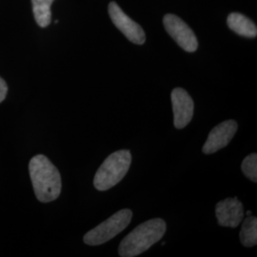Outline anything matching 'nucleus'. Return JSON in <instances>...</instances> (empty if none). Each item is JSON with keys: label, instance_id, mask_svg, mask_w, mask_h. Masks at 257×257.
<instances>
[{"label": "nucleus", "instance_id": "obj_13", "mask_svg": "<svg viewBox=\"0 0 257 257\" xmlns=\"http://www.w3.org/2000/svg\"><path fill=\"white\" fill-rule=\"evenodd\" d=\"M243 174L252 182H257V155L255 153L247 156L241 165Z\"/></svg>", "mask_w": 257, "mask_h": 257}, {"label": "nucleus", "instance_id": "obj_3", "mask_svg": "<svg viewBox=\"0 0 257 257\" xmlns=\"http://www.w3.org/2000/svg\"><path fill=\"white\" fill-rule=\"evenodd\" d=\"M132 164V154L128 150L114 152L106 158L93 178L94 188L100 192L114 187L127 175Z\"/></svg>", "mask_w": 257, "mask_h": 257}, {"label": "nucleus", "instance_id": "obj_9", "mask_svg": "<svg viewBox=\"0 0 257 257\" xmlns=\"http://www.w3.org/2000/svg\"><path fill=\"white\" fill-rule=\"evenodd\" d=\"M215 215L218 225L222 227L236 228L245 216L243 204L237 197L226 198L216 204Z\"/></svg>", "mask_w": 257, "mask_h": 257}, {"label": "nucleus", "instance_id": "obj_1", "mask_svg": "<svg viewBox=\"0 0 257 257\" xmlns=\"http://www.w3.org/2000/svg\"><path fill=\"white\" fill-rule=\"evenodd\" d=\"M29 173L38 201L49 203L58 198L62 188L61 175L48 157L34 156L29 163Z\"/></svg>", "mask_w": 257, "mask_h": 257}, {"label": "nucleus", "instance_id": "obj_12", "mask_svg": "<svg viewBox=\"0 0 257 257\" xmlns=\"http://www.w3.org/2000/svg\"><path fill=\"white\" fill-rule=\"evenodd\" d=\"M55 0H32L35 19L38 26L45 28L50 25L52 19L51 6Z\"/></svg>", "mask_w": 257, "mask_h": 257}, {"label": "nucleus", "instance_id": "obj_7", "mask_svg": "<svg viewBox=\"0 0 257 257\" xmlns=\"http://www.w3.org/2000/svg\"><path fill=\"white\" fill-rule=\"evenodd\" d=\"M237 122L234 120L224 121L212 128L203 146L205 155H211L227 147L237 132Z\"/></svg>", "mask_w": 257, "mask_h": 257}, {"label": "nucleus", "instance_id": "obj_5", "mask_svg": "<svg viewBox=\"0 0 257 257\" xmlns=\"http://www.w3.org/2000/svg\"><path fill=\"white\" fill-rule=\"evenodd\" d=\"M163 23L168 34L175 42L188 53H193L198 48V41L193 30L183 20L175 15H166Z\"/></svg>", "mask_w": 257, "mask_h": 257}, {"label": "nucleus", "instance_id": "obj_4", "mask_svg": "<svg viewBox=\"0 0 257 257\" xmlns=\"http://www.w3.org/2000/svg\"><path fill=\"white\" fill-rule=\"evenodd\" d=\"M132 218L133 212L128 209L115 212L107 220L88 231L84 235V243L89 246H98L110 241L128 227Z\"/></svg>", "mask_w": 257, "mask_h": 257}, {"label": "nucleus", "instance_id": "obj_14", "mask_svg": "<svg viewBox=\"0 0 257 257\" xmlns=\"http://www.w3.org/2000/svg\"><path fill=\"white\" fill-rule=\"evenodd\" d=\"M7 93H8V85L3 78L0 77V103L4 101V99L7 96Z\"/></svg>", "mask_w": 257, "mask_h": 257}, {"label": "nucleus", "instance_id": "obj_10", "mask_svg": "<svg viewBox=\"0 0 257 257\" xmlns=\"http://www.w3.org/2000/svg\"><path fill=\"white\" fill-rule=\"evenodd\" d=\"M227 23L230 30L239 36L245 37H255L257 36L256 25L250 19L241 14H230L228 17Z\"/></svg>", "mask_w": 257, "mask_h": 257}, {"label": "nucleus", "instance_id": "obj_6", "mask_svg": "<svg viewBox=\"0 0 257 257\" xmlns=\"http://www.w3.org/2000/svg\"><path fill=\"white\" fill-rule=\"evenodd\" d=\"M108 11L114 26L117 28L131 42L138 45H142L145 43L146 36L144 30L137 22L130 19L115 2H110Z\"/></svg>", "mask_w": 257, "mask_h": 257}, {"label": "nucleus", "instance_id": "obj_15", "mask_svg": "<svg viewBox=\"0 0 257 257\" xmlns=\"http://www.w3.org/2000/svg\"><path fill=\"white\" fill-rule=\"evenodd\" d=\"M246 214H247V216H248V215H251V211H247V213H246Z\"/></svg>", "mask_w": 257, "mask_h": 257}, {"label": "nucleus", "instance_id": "obj_11", "mask_svg": "<svg viewBox=\"0 0 257 257\" xmlns=\"http://www.w3.org/2000/svg\"><path fill=\"white\" fill-rule=\"evenodd\" d=\"M240 242L245 247H253L257 244V218L248 215L244 220L239 233Z\"/></svg>", "mask_w": 257, "mask_h": 257}, {"label": "nucleus", "instance_id": "obj_8", "mask_svg": "<svg viewBox=\"0 0 257 257\" xmlns=\"http://www.w3.org/2000/svg\"><path fill=\"white\" fill-rule=\"evenodd\" d=\"M174 124L178 130L185 128L193 119L194 104L191 95L182 88H175L172 92Z\"/></svg>", "mask_w": 257, "mask_h": 257}, {"label": "nucleus", "instance_id": "obj_2", "mask_svg": "<svg viewBox=\"0 0 257 257\" xmlns=\"http://www.w3.org/2000/svg\"><path fill=\"white\" fill-rule=\"evenodd\" d=\"M167 225L161 218H155L140 224L120 243L121 257H135L143 253L165 234Z\"/></svg>", "mask_w": 257, "mask_h": 257}]
</instances>
